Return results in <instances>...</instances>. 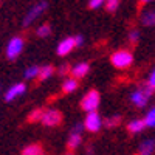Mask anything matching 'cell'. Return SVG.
Here are the masks:
<instances>
[{
  "label": "cell",
  "mask_w": 155,
  "mask_h": 155,
  "mask_svg": "<svg viewBox=\"0 0 155 155\" xmlns=\"http://www.w3.org/2000/svg\"><path fill=\"white\" fill-rule=\"evenodd\" d=\"M110 62L115 68H120V70H126L132 65L134 62V54L130 53L129 50H118L110 56Z\"/></svg>",
  "instance_id": "1"
},
{
  "label": "cell",
  "mask_w": 155,
  "mask_h": 155,
  "mask_svg": "<svg viewBox=\"0 0 155 155\" xmlns=\"http://www.w3.org/2000/svg\"><path fill=\"white\" fill-rule=\"evenodd\" d=\"M41 123L45 126V127H59L62 126L64 123V113L58 109H48V110H44L42 113V118H41Z\"/></svg>",
  "instance_id": "2"
},
{
  "label": "cell",
  "mask_w": 155,
  "mask_h": 155,
  "mask_svg": "<svg viewBox=\"0 0 155 155\" xmlns=\"http://www.w3.org/2000/svg\"><path fill=\"white\" fill-rule=\"evenodd\" d=\"M99 101H101L99 92H98V90H95V88H92V90H88L87 95L81 99L79 106H81V109L85 110V112H93V110H96V107L99 106Z\"/></svg>",
  "instance_id": "3"
},
{
  "label": "cell",
  "mask_w": 155,
  "mask_h": 155,
  "mask_svg": "<svg viewBox=\"0 0 155 155\" xmlns=\"http://www.w3.org/2000/svg\"><path fill=\"white\" fill-rule=\"evenodd\" d=\"M47 6H48V3L45 2V0H42V2H37V3L28 11V14L25 16V19H23V27H30V25L45 11Z\"/></svg>",
  "instance_id": "4"
},
{
  "label": "cell",
  "mask_w": 155,
  "mask_h": 155,
  "mask_svg": "<svg viewBox=\"0 0 155 155\" xmlns=\"http://www.w3.org/2000/svg\"><path fill=\"white\" fill-rule=\"evenodd\" d=\"M23 50V39L22 37H12L11 41L8 42L6 47V56L9 61H14Z\"/></svg>",
  "instance_id": "5"
},
{
  "label": "cell",
  "mask_w": 155,
  "mask_h": 155,
  "mask_svg": "<svg viewBox=\"0 0 155 155\" xmlns=\"http://www.w3.org/2000/svg\"><path fill=\"white\" fill-rule=\"evenodd\" d=\"M84 127L87 129L88 132H98L99 129H101V118H99V115L93 110V112H90L87 115V118H85V123H84Z\"/></svg>",
  "instance_id": "6"
},
{
  "label": "cell",
  "mask_w": 155,
  "mask_h": 155,
  "mask_svg": "<svg viewBox=\"0 0 155 155\" xmlns=\"http://www.w3.org/2000/svg\"><path fill=\"white\" fill-rule=\"evenodd\" d=\"M88 70H90L88 64L81 62V64H78V65H74V67L70 68V74L73 76V79L79 81V79H84V78L88 74Z\"/></svg>",
  "instance_id": "7"
},
{
  "label": "cell",
  "mask_w": 155,
  "mask_h": 155,
  "mask_svg": "<svg viewBox=\"0 0 155 155\" xmlns=\"http://www.w3.org/2000/svg\"><path fill=\"white\" fill-rule=\"evenodd\" d=\"M73 48H74V37H65L58 45V54L59 56H67L73 51Z\"/></svg>",
  "instance_id": "8"
},
{
  "label": "cell",
  "mask_w": 155,
  "mask_h": 155,
  "mask_svg": "<svg viewBox=\"0 0 155 155\" xmlns=\"http://www.w3.org/2000/svg\"><path fill=\"white\" fill-rule=\"evenodd\" d=\"M20 155H47V149L41 143H33L28 144L27 147H23Z\"/></svg>",
  "instance_id": "9"
},
{
  "label": "cell",
  "mask_w": 155,
  "mask_h": 155,
  "mask_svg": "<svg viewBox=\"0 0 155 155\" xmlns=\"http://www.w3.org/2000/svg\"><path fill=\"white\" fill-rule=\"evenodd\" d=\"M25 90H27V85H25V84H16V85H12L6 92V95H5V101H11V99H14V98L23 95Z\"/></svg>",
  "instance_id": "10"
},
{
  "label": "cell",
  "mask_w": 155,
  "mask_h": 155,
  "mask_svg": "<svg viewBox=\"0 0 155 155\" xmlns=\"http://www.w3.org/2000/svg\"><path fill=\"white\" fill-rule=\"evenodd\" d=\"M54 73V67L53 65H45V67H41L39 68V73H37V76H36V82L37 84H41V82H44V81H47L48 78Z\"/></svg>",
  "instance_id": "11"
},
{
  "label": "cell",
  "mask_w": 155,
  "mask_h": 155,
  "mask_svg": "<svg viewBox=\"0 0 155 155\" xmlns=\"http://www.w3.org/2000/svg\"><path fill=\"white\" fill-rule=\"evenodd\" d=\"M81 141H82V137H81V134H76V132H71L70 134V138H68V141H67V149L70 150V152H73L78 146L81 144Z\"/></svg>",
  "instance_id": "12"
},
{
  "label": "cell",
  "mask_w": 155,
  "mask_h": 155,
  "mask_svg": "<svg viewBox=\"0 0 155 155\" xmlns=\"http://www.w3.org/2000/svg\"><path fill=\"white\" fill-rule=\"evenodd\" d=\"M147 96L143 93V92H140V90H137V92L132 95V102L137 106V107H144L147 104Z\"/></svg>",
  "instance_id": "13"
},
{
  "label": "cell",
  "mask_w": 155,
  "mask_h": 155,
  "mask_svg": "<svg viewBox=\"0 0 155 155\" xmlns=\"http://www.w3.org/2000/svg\"><path fill=\"white\" fill-rule=\"evenodd\" d=\"M78 87H79V84H78L76 79H73V78H70V79H65V82L62 84V93H64V95H68V93L74 92Z\"/></svg>",
  "instance_id": "14"
},
{
  "label": "cell",
  "mask_w": 155,
  "mask_h": 155,
  "mask_svg": "<svg viewBox=\"0 0 155 155\" xmlns=\"http://www.w3.org/2000/svg\"><path fill=\"white\" fill-rule=\"evenodd\" d=\"M144 127H146V121L144 120H135V121L127 124V130L130 134H137V132H141Z\"/></svg>",
  "instance_id": "15"
},
{
  "label": "cell",
  "mask_w": 155,
  "mask_h": 155,
  "mask_svg": "<svg viewBox=\"0 0 155 155\" xmlns=\"http://www.w3.org/2000/svg\"><path fill=\"white\" fill-rule=\"evenodd\" d=\"M155 147V141L153 140H146L143 141V144L140 146V153L138 155H152Z\"/></svg>",
  "instance_id": "16"
},
{
  "label": "cell",
  "mask_w": 155,
  "mask_h": 155,
  "mask_svg": "<svg viewBox=\"0 0 155 155\" xmlns=\"http://www.w3.org/2000/svg\"><path fill=\"white\" fill-rule=\"evenodd\" d=\"M42 113H44V109H34V110H31V112L28 113V116H27V123L33 124V123L41 121Z\"/></svg>",
  "instance_id": "17"
},
{
  "label": "cell",
  "mask_w": 155,
  "mask_h": 155,
  "mask_svg": "<svg viewBox=\"0 0 155 155\" xmlns=\"http://www.w3.org/2000/svg\"><path fill=\"white\" fill-rule=\"evenodd\" d=\"M141 22L146 27H155V11H149L141 17Z\"/></svg>",
  "instance_id": "18"
},
{
  "label": "cell",
  "mask_w": 155,
  "mask_h": 155,
  "mask_svg": "<svg viewBox=\"0 0 155 155\" xmlns=\"http://www.w3.org/2000/svg\"><path fill=\"white\" fill-rule=\"evenodd\" d=\"M138 90H140V92H143L147 98H150V96L155 93V87H152L149 82H143V84L140 85V88H138Z\"/></svg>",
  "instance_id": "19"
},
{
  "label": "cell",
  "mask_w": 155,
  "mask_h": 155,
  "mask_svg": "<svg viewBox=\"0 0 155 155\" xmlns=\"http://www.w3.org/2000/svg\"><path fill=\"white\" fill-rule=\"evenodd\" d=\"M51 33V27L48 23H44V25H41L37 30H36V34L39 36V37H47L48 34Z\"/></svg>",
  "instance_id": "20"
},
{
  "label": "cell",
  "mask_w": 155,
  "mask_h": 155,
  "mask_svg": "<svg viewBox=\"0 0 155 155\" xmlns=\"http://www.w3.org/2000/svg\"><path fill=\"white\" fill-rule=\"evenodd\" d=\"M120 123H121V116H112V118H107L104 121V126L107 129H112V127H116Z\"/></svg>",
  "instance_id": "21"
},
{
  "label": "cell",
  "mask_w": 155,
  "mask_h": 155,
  "mask_svg": "<svg viewBox=\"0 0 155 155\" xmlns=\"http://www.w3.org/2000/svg\"><path fill=\"white\" fill-rule=\"evenodd\" d=\"M120 6V0H106V9L109 12H115Z\"/></svg>",
  "instance_id": "22"
},
{
  "label": "cell",
  "mask_w": 155,
  "mask_h": 155,
  "mask_svg": "<svg viewBox=\"0 0 155 155\" xmlns=\"http://www.w3.org/2000/svg\"><path fill=\"white\" fill-rule=\"evenodd\" d=\"M39 68H41V67H37V65H33V67H30L27 71H25V78H27V79H31V78H36V76H37V73H39Z\"/></svg>",
  "instance_id": "23"
},
{
  "label": "cell",
  "mask_w": 155,
  "mask_h": 155,
  "mask_svg": "<svg viewBox=\"0 0 155 155\" xmlns=\"http://www.w3.org/2000/svg\"><path fill=\"white\" fill-rule=\"evenodd\" d=\"M146 126H150V127H155V109H152L149 113H147V116H146Z\"/></svg>",
  "instance_id": "24"
},
{
  "label": "cell",
  "mask_w": 155,
  "mask_h": 155,
  "mask_svg": "<svg viewBox=\"0 0 155 155\" xmlns=\"http://www.w3.org/2000/svg\"><path fill=\"white\" fill-rule=\"evenodd\" d=\"M138 37H140L138 31H137V30H132V31H130V34H129V41H130V44H132V45H137Z\"/></svg>",
  "instance_id": "25"
},
{
  "label": "cell",
  "mask_w": 155,
  "mask_h": 155,
  "mask_svg": "<svg viewBox=\"0 0 155 155\" xmlns=\"http://www.w3.org/2000/svg\"><path fill=\"white\" fill-rule=\"evenodd\" d=\"M102 3H106V0H90V2H88V8H90V9H96V8H99Z\"/></svg>",
  "instance_id": "26"
},
{
  "label": "cell",
  "mask_w": 155,
  "mask_h": 155,
  "mask_svg": "<svg viewBox=\"0 0 155 155\" xmlns=\"http://www.w3.org/2000/svg\"><path fill=\"white\" fill-rule=\"evenodd\" d=\"M68 68H71V67H70V65H67V64H65V65H62V67L59 68V71H58V73H59V76H67V74L70 73V70H68Z\"/></svg>",
  "instance_id": "27"
},
{
  "label": "cell",
  "mask_w": 155,
  "mask_h": 155,
  "mask_svg": "<svg viewBox=\"0 0 155 155\" xmlns=\"http://www.w3.org/2000/svg\"><path fill=\"white\" fill-rule=\"evenodd\" d=\"M82 44H84L82 36H76V37H74V47H81Z\"/></svg>",
  "instance_id": "28"
},
{
  "label": "cell",
  "mask_w": 155,
  "mask_h": 155,
  "mask_svg": "<svg viewBox=\"0 0 155 155\" xmlns=\"http://www.w3.org/2000/svg\"><path fill=\"white\" fill-rule=\"evenodd\" d=\"M149 84H150L152 87H155V70H153V73H152L150 78H149Z\"/></svg>",
  "instance_id": "29"
},
{
  "label": "cell",
  "mask_w": 155,
  "mask_h": 155,
  "mask_svg": "<svg viewBox=\"0 0 155 155\" xmlns=\"http://www.w3.org/2000/svg\"><path fill=\"white\" fill-rule=\"evenodd\" d=\"M85 155H93V149H92V144L85 146Z\"/></svg>",
  "instance_id": "30"
},
{
  "label": "cell",
  "mask_w": 155,
  "mask_h": 155,
  "mask_svg": "<svg viewBox=\"0 0 155 155\" xmlns=\"http://www.w3.org/2000/svg\"><path fill=\"white\" fill-rule=\"evenodd\" d=\"M140 2H141V3H149L150 0H140Z\"/></svg>",
  "instance_id": "31"
},
{
  "label": "cell",
  "mask_w": 155,
  "mask_h": 155,
  "mask_svg": "<svg viewBox=\"0 0 155 155\" xmlns=\"http://www.w3.org/2000/svg\"><path fill=\"white\" fill-rule=\"evenodd\" d=\"M65 155H74V153H73V152H67Z\"/></svg>",
  "instance_id": "32"
}]
</instances>
